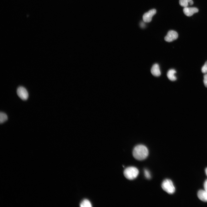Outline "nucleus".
Here are the masks:
<instances>
[{"label":"nucleus","mask_w":207,"mask_h":207,"mask_svg":"<svg viewBox=\"0 0 207 207\" xmlns=\"http://www.w3.org/2000/svg\"><path fill=\"white\" fill-rule=\"evenodd\" d=\"M149 154L147 147L143 145H139L134 148L133 155L134 157L137 160H141L145 159Z\"/></svg>","instance_id":"nucleus-1"},{"label":"nucleus","mask_w":207,"mask_h":207,"mask_svg":"<svg viewBox=\"0 0 207 207\" xmlns=\"http://www.w3.org/2000/svg\"><path fill=\"white\" fill-rule=\"evenodd\" d=\"M139 173L138 169L133 166L129 167L126 168L124 172L125 177L129 180H131L135 179Z\"/></svg>","instance_id":"nucleus-2"},{"label":"nucleus","mask_w":207,"mask_h":207,"mask_svg":"<svg viewBox=\"0 0 207 207\" xmlns=\"http://www.w3.org/2000/svg\"><path fill=\"white\" fill-rule=\"evenodd\" d=\"M162 187L163 189L169 194L173 193L175 191V188L172 181L170 179H166L162 182Z\"/></svg>","instance_id":"nucleus-3"},{"label":"nucleus","mask_w":207,"mask_h":207,"mask_svg":"<svg viewBox=\"0 0 207 207\" xmlns=\"http://www.w3.org/2000/svg\"><path fill=\"white\" fill-rule=\"evenodd\" d=\"M18 96L22 99L24 100L27 99L28 97V93L26 89L23 87H20L17 90Z\"/></svg>","instance_id":"nucleus-4"},{"label":"nucleus","mask_w":207,"mask_h":207,"mask_svg":"<svg viewBox=\"0 0 207 207\" xmlns=\"http://www.w3.org/2000/svg\"><path fill=\"white\" fill-rule=\"evenodd\" d=\"M178 34L175 31L170 30L169 31L164 37V40L168 42H171L176 39L178 37Z\"/></svg>","instance_id":"nucleus-5"},{"label":"nucleus","mask_w":207,"mask_h":207,"mask_svg":"<svg viewBox=\"0 0 207 207\" xmlns=\"http://www.w3.org/2000/svg\"><path fill=\"white\" fill-rule=\"evenodd\" d=\"M156 13V10L155 9H152L147 12L145 13L143 16V21L145 22H149L152 20V17Z\"/></svg>","instance_id":"nucleus-6"},{"label":"nucleus","mask_w":207,"mask_h":207,"mask_svg":"<svg viewBox=\"0 0 207 207\" xmlns=\"http://www.w3.org/2000/svg\"><path fill=\"white\" fill-rule=\"evenodd\" d=\"M198 9L195 7H185L183 9V12L185 14L188 16H190L194 13L198 12Z\"/></svg>","instance_id":"nucleus-7"},{"label":"nucleus","mask_w":207,"mask_h":207,"mask_svg":"<svg viewBox=\"0 0 207 207\" xmlns=\"http://www.w3.org/2000/svg\"><path fill=\"white\" fill-rule=\"evenodd\" d=\"M152 74L156 76H159L161 75V72L159 65L155 64L152 66L151 70Z\"/></svg>","instance_id":"nucleus-8"},{"label":"nucleus","mask_w":207,"mask_h":207,"mask_svg":"<svg viewBox=\"0 0 207 207\" xmlns=\"http://www.w3.org/2000/svg\"><path fill=\"white\" fill-rule=\"evenodd\" d=\"M198 197L201 200L207 202V191L205 190H200L198 193Z\"/></svg>","instance_id":"nucleus-9"},{"label":"nucleus","mask_w":207,"mask_h":207,"mask_svg":"<svg viewBox=\"0 0 207 207\" xmlns=\"http://www.w3.org/2000/svg\"><path fill=\"white\" fill-rule=\"evenodd\" d=\"M176 73V71L174 69L169 70L167 73V76L168 78L172 81L175 80L177 79V78L175 75Z\"/></svg>","instance_id":"nucleus-10"},{"label":"nucleus","mask_w":207,"mask_h":207,"mask_svg":"<svg viewBox=\"0 0 207 207\" xmlns=\"http://www.w3.org/2000/svg\"><path fill=\"white\" fill-rule=\"evenodd\" d=\"M179 3L181 6L185 7H188L189 5H192L193 2L192 0H179Z\"/></svg>","instance_id":"nucleus-11"},{"label":"nucleus","mask_w":207,"mask_h":207,"mask_svg":"<svg viewBox=\"0 0 207 207\" xmlns=\"http://www.w3.org/2000/svg\"><path fill=\"white\" fill-rule=\"evenodd\" d=\"M80 206L81 207H91L92 206L89 200L85 199L81 202L80 204Z\"/></svg>","instance_id":"nucleus-12"},{"label":"nucleus","mask_w":207,"mask_h":207,"mask_svg":"<svg viewBox=\"0 0 207 207\" xmlns=\"http://www.w3.org/2000/svg\"><path fill=\"white\" fill-rule=\"evenodd\" d=\"M7 119V116L6 114L3 112L0 113V123H2L6 121Z\"/></svg>","instance_id":"nucleus-13"},{"label":"nucleus","mask_w":207,"mask_h":207,"mask_svg":"<svg viewBox=\"0 0 207 207\" xmlns=\"http://www.w3.org/2000/svg\"><path fill=\"white\" fill-rule=\"evenodd\" d=\"M202 72L204 74L207 73V61L205 62L204 65L201 69Z\"/></svg>","instance_id":"nucleus-14"},{"label":"nucleus","mask_w":207,"mask_h":207,"mask_svg":"<svg viewBox=\"0 0 207 207\" xmlns=\"http://www.w3.org/2000/svg\"><path fill=\"white\" fill-rule=\"evenodd\" d=\"M144 174L145 177L147 179H149L151 178V175L149 171L146 169L144 170Z\"/></svg>","instance_id":"nucleus-15"},{"label":"nucleus","mask_w":207,"mask_h":207,"mask_svg":"<svg viewBox=\"0 0 207 207\" xmlns=\"http://www.w3.org/2000/svg\"><path fill=\"white\" fill-rule=\"evenodd\" d=\"M203 82L205 86L207 87V73L205 74L204 76Z\"/></svg>","instance_id":"nucleus-16"},{"label":"nucleus","mask_w":207,"mask_h":207,"mask_svg":"<svg viewBox=\"0 0 207 207\" xmlns=\"http://www.w3.org/2000/svg\"><path fill=\"white\" fill-rule=\"evenodd\" d=\"M204 190L207 191V179L205 180L204 182Z\"/></svg>","instance_id":"nucleus-17"},{"label":"nucleus","mask_w":207,"mask_h":207,"mask_svg":"<svg viewBox=\"0 0 207 207\" xmlns=\"http://www.w3.org/2000/svg\"><path fill=\"white\" fill-rule=\"evenodd\" d=\"M205 173L206 174L207 176V168H206L205 169Z\"/></svg>","instance_id":"nucleus-18"}]
</instances>
